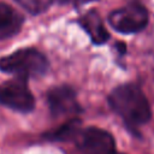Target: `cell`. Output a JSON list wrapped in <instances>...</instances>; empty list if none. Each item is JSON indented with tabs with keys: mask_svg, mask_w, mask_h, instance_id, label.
<instances>
[{
	"mask_svg": "<svg viewBox=\"0 0 154 154\" xmlns=\"http://www.w3.org/2000/svg\"><path fill=\"white\" fill-rule=\"evenodd\" d=\"M13 1L32 16H37L46 12L53 4V0H13Z\"/></svg>",
	"mask_w": 154,
	"mask_h": 154,
	"instance_id": "30bf717a",
	"label": "cell"
},
{
	"mask_svg": "<svg viewBox=\"0 0 154 154\" xmlns=\"http://www.w3.org/2000/svg\"><path fill=\"white\" fill-rule=\"evenodd\" d=\"M107 20L108 24L120 34H137L147 28L149 13L143 4L134 0L123 7L113 10L108 14Z\"/></svg>",
	"mask_w": 154,
	"mask_h": 154,
	"instance_id": "3957f363",
	"label": "cell"
},
{
	"mask_svg": "<svg viewBox=\"0 0 154 154\" xmlns=\"http://www.w3.org/2000/svg\"><path fill=\"white\" fill-rule=\"evenodd\" d=\"M24 23V17L8 4L0 1V40L16 36Z\"/></svg>",
	"mask_w": 154,
	"mask_h": 154,
	"instance_id": "ba28073f",
	"label": "cell"
},
{
	"mask_svg": "<svg viewBox=\"0 0 154 154\" xmlns=\"http://www.w3.org/2000/svg\"><path fill=\"white\" fill-rule=\"evenodd\" d=\"M79 131H81V120L78 118H72L67 123L63 124L60 128H57L51 132H47L45 137L52 141H70V140L75 141Z\"/></svg>",
	"mask_w": 154,
	"mask_h": 154,
	"instance_id": "9c48e42d",
	"label": "cell"
},
{
	"mask_svg": "<svg viewBox=\"0 0 154 154\" xmlns=\"http://www.w3.org/2000/svg\"><path fill=\"white\" fill-rule=\"evenodd\" d=\"M108 103L129 130L136 135H138V128L147 124L152 118L149 101L143 90L135 83L116 87L108 95Z\"/></svg>",
	"mask_w": 154,
	"mask_h": 154,
	"instance_id": "6da1fadb",
	"label": "cell"
},
{
	"mask_svg": "<svg viewBox=\"0 0 154 154\" xmlns=\"http://www.w3.org/2000/svg\"><path fill=\"white\" fill-rule=\"evenodd\" d=\"M47 103L54 117L76 116L81 112L75 90L69 85H57L47 93Z\"/></svg>",
	"mask_w": 154,
	"mask_h": 154,
	"instance_id": "8992f818",
	"label": "cell"
},
{
	"mask_svg": "<svg viewBox=\"0 0 154 154\" xmlns=\"http://www.w3.org/2000/svg\"><path fill=\"white\" fill-rule=\"evenodd\" d=\"M77 148L83 154H116V141L108 131L89 126L81 129L75 138Z\"/></svg>",
	"mask_w": 154,
	"mask_h": 154,
	"instance_id": "5b68a950",
	"label": "cell"
},
{
	"mask_svg": "<svg viewBox=\"0 0 154 154\" xmlns=\"http://www.w3.org/2000/svg\"><path fill=\"white\" fill-rule=\"evenodd\" d=\"M70 0H53V2H58L59 5H65V4H67Z\"/></svg>",
	"mask_w": 154,
	"mask_h": 154,
	"instance_id": "4fadbf2b",
	"label": "cell"
},
{
	"mask_svg": "<svg viewBox=\"0 0 154 154\" xmlns=\"http://www.w3.org/2000/svg\"><path fill=\"white\" fill-rule=\"evenodd\" d=\"M116 48H117V51H118V53L120 55H124L126 53V45L124 42H117L116 43Z\"/></svg>",
	"mask_w": 154,
	"mask_h": 154,
	"instance_id": "7c38bea8",
	"label": "cell"
},
{
	"mask_svg": "<svg viewBox=\"0 0 154 154\" xmlns=\"http://www.w3.org/2000/svg\"><path fill=\"white\" fill-rule=\"evenodd\" d=\"M48 67L49 63L46 55L32 47L17 49L0 58V71L26 81L28 78L45 75Z\"/></svg>",
	"mask_w": 154,
	"mask_h": 154,
	"instance_id": "7a4b0ae2",
	"label": "cell"
},
{
	"mask_svg": "<svg viewBox=\"0 0 154 154\" xmlns=\"http://www.w3.org/2000/svg\"><path fill=\"white\" fill-rule=\"evenodd\" d=\"M116 154H124V153H116Z\"/></svg>",
	"mask_w": 154,
	"mask_h": 154,
	"instance_id": "5bb4252c",
	"label": "cell"
},
{
	"mask_svg": "<svg viewBox=\"0 0 154 154\" xmlns=\"http://www.w3.org/2000/svg\"><path fill=\"white\" fill-rule=\"evenodd\" d=\"M95 1H99V0H72L73 6H75L76 10H79L82 6H84L89 2H95Z\"/></svg>",
	"mask_w": 154,
	"mask_h": 154,
	"instance_id": "8fae6325",
	"label": "cell"
},
{
	"mask_svg": "<svg viewBox=\"0 0 154 154\" xmlns=\"http://www.w3.org/2000/svg\"><path fill=\"white\" fill-rule=\"evenodd\" d=\"M77 23L89 35L94 45L100 46L109 40V32L107 31L100 13L95 8H91L82 14L77 19Z\"/></svg>",
	"mask_w": 154,
	"mask_h": 154,
	"instance_id": "52a82bcc",
	"label": "cell"
},
{
	"mask_svg": "<svg viewBox=\"0 0 154 154\" xmlns=\"http://www.w3.org/2000/svg\"><path fill=\"white\" fill-rule=\"evenodd\" d=\"M0 103L13 111L28 113L35 107V99L26 79L14 77L0 84Z\"/></svg>",
	"mask_w": 154,
	"mask_h": 154,
	"instance_id": "277c9868",
	"label": "cell"
}]
</instances>
